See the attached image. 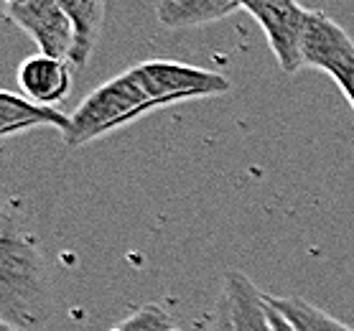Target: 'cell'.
<instances>
[{
    "label": "cell",
    "mask_w": 354,
    "mask_h": 331,
    "mask_svg": "<svg viewBox=\"0 0 354 331\" xmlns=\"http://www.w3.org/2000/svg\"><path fill=\"white\" fill-rule=\"evenodd\" d=\"M214 331H234L232 329V319H230V308H227V301H225V296L219 299V303H217V311H214Z\"/></svg>",
    "instance_id": "obj_13"
},
{
    "label": "cell",
    "mask_w": 354,
    "mask_h": 331,
    "mask_svg": "<svg viewBox=\"0 0 354 331\" xmlns=\"http://www.w3.org/2000/svg\"><path fill=\"white\" fill-rule=\"evenodd\" d=\"M72 125V117L57 107L39 105L26 95H16L10 89L0 92V135L10 138L31 128H57L64 135Z\"/></svg>",
    "instance_id": "obj_8"
},
{
    "label": "cell",
    "mask_w": 354,
    "mask_h": 331,
    "mask_svg": "<svg viewBox=\"0 0 354 331\" xmlns=\"http://www.w3.org/2000/svg\"><path fill=\"white\" fill-rule=\"evenodd\" d=\"M240 8V0H161L156 16L161 26L178 31V28L217 23Z\"/></svg>",
    "instance_id": "obj_10"
},
{
    "label": "cell",
    "mask_w": 354,
    "mask_h": 331,
    "mask_svg": "<svg viewBox=\"0 0 354 331\" xmlns=\"http://www.w3.org/2000/svg\"><path fill=\"white\" fill-rule=\"evenodd\" d=\"M59 3L66 10V16L72 18L74 33H77V46H74L69 64L74 69H84L102 31L105 0H59Z\"/></svg>",
    "instance_id": "obj_11"
},
{
    "label": "cell",
    "mask_w": 354,
    "mask_h": 331,
    "mask_svg": "<svg viewBox=\"0 0 354 331\" xmlns=\"http://www.w3.org/2000/svg\"><path fill=\"white\" fill-rule=\"evenodd\" d=\"M174 319L158 303H145L136 308L128 319H122L113 331H174Z\"/></svg>",
    "instance_id": "obj_12"
},
{
    "label": "cell",
    "mask_w": 354,
    "mask_h": 331,
    "mask_svg": "<svg viewBox=\"0 0 354 331\" xmlns=\"http://www.w3.org/2000/svg\"><path fill=\"white\" fill-rule=\"evenodd\" d=\"M51 314L54 291L39 240L6 217L0 232V319L18 331H39Z\"/></svg>",
    "instance_id": "obj_1"
},
{
    "label": "cell",
    "mask_w": 354,
    "mask_h": 331,
    "mask_svg": "<svg viewBox=\"0 0 354 331\" xmlns=\"http://www.w3.org/2000/svg\"><path fill=\"white\" fill-rule=\"evenodd\" d=\"M346 331H354V329H349V326H346Z\"/></svg>",
    "instance_id": "obj_17"
},
{
    "label": "cell",
    "mask_w": 354,
    "mask_h": 331,
    "mask_svg": "<svg viewBox=\"0 0 354 331\" xmlns=\"http://www.w3.org/2000/svg\"><path fill=\"white\" fill-rule=\"evenodd\" d=\"M8 18L31 36L39 46V54L69 62L77 46L72 18L66 16L59 0H24L8 6Z\"/></svg>",
    "instance_id": "obj_6"
},
{
    "label": "cell",
    "mask_w": 354,
    "mask_h": 331,
    "mask_svg": "<svg viewBox=\"0 0 354 331\" xmlns=\"http://www.w3.org/2000/svg\"><path fill=\"white\" fill-rule=\"evenodd\" d=\"M18 87H21V95L33 102L54 107L72 89L69 62L46 57V54H33L18 66Z\"/></svg>",
    "instance_id": "obj_7"
},
{
    "label": "cell",
    "mask_w": 354,
    "mask_h": 331,
    "mask_svg": "<svg viewBox=\"0 0 354 331\" xmlns=\"http://www.w3.org/2000/svg\"><path fill=\"white\" fill-rule=\"evenodd\" d=\"M174 331H178V329H174Z\"/></svg>",
    "instance_id": "obj_18"
},
{
    "label": "cell",
    "mask_w": 354,
    "mask_h": 331,
    "mask_svg": "<svg viewBox=\"0 0 354 331\" xmlns=\"http://www.w3.org/2000/svg\"><path fill=\"white\" fill-rule=\"evenodd\" d=\"M230 308L234 331H273L268 316V301L258 291V285L245 273L230 270L225 275V291H222Z\"/></svg>",
    "instance_id": "obj_9"
},
{
    "label": "cell",
    "mask_w": 354,
    "mask_h": 331,
    "mask_svg": "<svg viewBox=\"0 0 354 331\" xmlns=\"http://www.w3.org/2000/svg\"><path fill=\"white\" fill-rule=\"evenodd\" d=\"M0 331H18V329H13V326H8V323H0Z\"/></svg>",
    "instance_id": "obj_14"
},
{
    "label": "cell",
    "mask_w": 354,
    "mask_h": 331,
    "mask_svg": "<svg viewBox=\"0 0 354 331\" xmlns=\"http://www.w3.org/2000/svg\"><path fill=\"white\" fill-rule=\"evenodd\" d=\"M153 110H158V105L148 97L138 69L130 66L118 77L107 79L105 84L92 89L77 105V110L69 115L72 125L64 133V143L69 148L87 146L97 138L110 135Z\"/></svg>",
    "instance_id": "obj_2"
},
{
    "label": "cell",
    "mask_w": 354,
    "mask_h": 331,
    "mask_svg": "<svg viewBox=\"0 0 354 331\" xmlns=\"http://www.w3.org/2000/svg\"><path fill=\"white\" fill-rule=\"evenodd\" d=\"M8 6H18V3H24V0H6Z\"/></svg>",
    "instance_id": "obj_16"
},
{
    "label": "cell",
    "mask_w": 354,
    "mask_h": 331,
    "mask_svg": "<svg viewBox=\"0 0 354 331\" xmlns=\"http://www.w3.org/2000/svg\"><path fill=\"white\" fill-rule=\"evenodd\" d=\"M240 6L258 21L266 33L273 57L286 74L304 69V36H306L308 13L296 0H240Z\"/></svg>",
    "instance_id": "obj_5"
},
{
    "label": "cell",
    "mask_w": 354,
    "mask_h": 331,
    "mask_svg": "<svg viewBox=\"0 0 354 331\" xmlns=\"http://www.w3.org/2000/svg\"><path fill=\"white\" fill-rule=\"evenodd\" d=\"M304 69L326 72L337 82L342 95L354 110V41L342 26L324 10L308 13L306 36H304Z\"/></svg>",
    "instance_id": "obj_4"
},
{
    "label": "cell",
    "mask_w": 354,
    "mask_h": 331,
    "mask_svg": "<svg viewBox=\"0 0 354 331\" xmlns=\"http://www.w3.org/2000/svg\"><path fill=\"white\" fill-rule=\"evenodd\" d=\"M148 97L158 107H169L186 100L217 97L232 89V82L225 74L201 69V66L169 62V59H148L136 64Z\"/></svg>",
    "instance_id": "obj_3"
},
{
    "label": "cell",
    "mask_w": 354,
    "mask_h": 331,
    "mask_svg": "<svg viewBox=\"0 0 354 331\" xmlns=\"http://www.w3.org/2000/svg\"><path fill=\"white\" fill-rule=\"evenodd\" d=\"M196 331H214V326H201V323H199V326H196Z\"/></svg>",
    "instance_id": "obj_15"
}]
</instances>
